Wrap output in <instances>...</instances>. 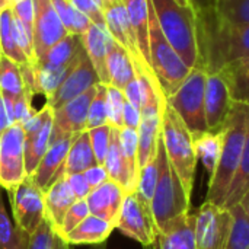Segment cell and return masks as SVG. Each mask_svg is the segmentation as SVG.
Wrapping results in <instances>:
<instances>
[{"instance_id": "1", "label": "cell", "mask_w": 249, "mask_h": 249, "mask_svg": "<svg viewBox=\"0 0 249 249\" xmlns=\"http://www.w3.org/2000/svg\"><path fill=\"white\" fill-rule=\"evenodd\" d=\"M196 23L200 51L197 66H203L207 73L249 55V23H226L213 10L196 13Z\"/></svg>"}, {"instance_id": "2", "label": "cell", "mask_w": 249, "mask_h": 249, "mask_svg": "<svg viewBox=\"0 0 249 249\" xmlns=\"http://www.w3.org/2000/svg\"><path fill=\"white\" fill-rule=\"evenodd\" d=\"M248 107L233 102L223 130V147L214 174L209 181V191L204 201L225 207L232 181L238 172L241 155L247 136Z\"/></svg>"}, {"instance_id": "3", "label": "cell", "mask_w": 249, "mask_h": 249, "mask_svg": "<svg viewBox=\"0 0 249 249\" xmlns=\"http://www.w3.org/2000/svg\"><path fill=\"white\" fill-rule=\"evenodd\" d=\"M162 143L168 156L169 163L175 169L181 184L191 198L196 178L197 156L194 150L193 133L188 130L182 118L168 104L163 105L162 111Z\"/></svg>"}, {"instance_id": "4", "label": "cell", "mask_w": 249, "mask_h": 249, "mask_svg": "<svg viewBox=\"0 0 249 249\" xmlns=\"http://www.w3.org/2000/svg\"><path fill=\"white\" fill-rule=\"evenodd\" d=\"M150 3L169 44L188 69L196 67L200 60V51L194 10L181 7L174 0H150Z\"/></svg>"}, {"instance_id": "5", "label": "cell", "mask_w": 249, "mask_h": 249, "mask_svg": "<svg viewBox=\"0 0 249 249\" xmlns=\"http://www.w3.org/2000/svg\"><path fill=\"white\" fill-rule=\"evenodd\" d=\"M158 160H159V175L156 188L152 198V216L156 226V232L163 231L172 220L191 212V198L187 196L181 179L178 178L175 169L168 160L162 134L158 143Z\"/></svg>"}, {"instance_id": "6", "label": "cell", "mask_w": 249, "mask_h": 249, "mask_svg": "<svg viewBox=\"0 0 249 249\" xmlns=\"http://www.w3.org/2000/svg\"><path fill=\"white\" fill-rule=\"evenodd\" d=\"M149 53L150 67L158 79V83L166 98L175 93L181 83L188 76L190 70L181 60L178 53L163 35L155 9L149 0Z\"/></svg>"}, {"instance_id": "7", "label": "cell", "mask_w": 249, "mask_h": 249, "mask_svg": "<svg viewBox=\"0 0 249 249\" xmlns=\"http://www.w3.org/2000/svg\"><path fill=\"white\" fill-rule=\"evenodd\" d=\"M206 82V69L203 66H196L190 70L188 76L175 90V93L166 98L168 104L182 118L193 134L209 131L204 112Z\"/></svg>"}, {"instance_id": "8", "label": "cell", "mask_w": 249, "mask_h": 249, "mask_svg": "<svg viewBox=\"0 0 249 249\" xmlns=\"http://www.w3.org/2000/svg\"><path fill=\"white\" fill-rule=\"evenodd\" d=\"M233 225L231 209L204 201L194 212L197 249H225Z\"/></svg>"}, {"instance_id": "9", "label": "cell", "mask_w": 249, "mask_h": 249, "mask_svg": "<svg viewBox=\"0 0 249 249\" xmlns=\"http://www.w3.org/2000/svg\"><path fill=\"white\" fill-rule=\"evenodd\" d=\"M15 225L26 235H34L45 219L44 191L32 177H26L19 185L7 191Z\"/></svg>"}, {"instance_id": "10", "label": "cell", "mask_w": 249, "mask_h": 249, "mask_svg": "<svg viewBox=\"0 0 249 249\" xmlns=\"http://www.w3.org/2000/svg\"><path fill=\"white\" fill-rule=\"evenodd\" d=\"M25 133L20 124L9 125L0 139V188L10 191L25 178Z\"/></svg>"}, {"instance_id": "11", "label": "cell", "mask_w": 249, "mask_h": 249, "mask_svg": "<svg viewBox=\"0 0 249 249\" xmlns=\"http://www.w3.org/2000/svg\"><path fill=\"white\" fill-rule=\"evenodd\" d=\"M115 228L143 247H150L158 241L152 209L143 203L136 193L125 194Z\"/></svg>"}, {"instance_id": "12", "label": "cell", "mask_w": 249, "mask_h": 249, "mask_svg": "<svg viewBox=\"0 0 249 249\" xmlns=\"http://www.w3.org/2000/svg\"><path fill=\"white\" fill-rule=\"evenodd\" d=\"M98 83H101V80L89 57L86 55L85 48H82L73 66L69 69L66 77L63 79L60 86L55 89V92L47 98L45 104L54 111L63 107L64 104L70 102L71 99L77 98L79 95L85 93L90 88L96 86Z\"/></svg>"}, {"instance_id": "13", "label": "cell", "mask_w": 249, "mask_h": 249, "mask_svg": "<svg viewBox=\"0 0 249 249\" xmlns=\"http://www.w3.org/2000/svg\"><path fill=\"white\" fill-rule=\"evenodd\" d=\"M53 108L47 104L22 124L25 133V166L31 177L45 155L53 136Z\"/></svg>"}, {"instance_id": "14", "label": "cell", "mask_w": 249, "mask_h": 249, "mask_svg": "<svg viewBox=\"0 0 249 249\" xmlns=\"http://www.w3.org/2000/svg\"><path fill=\"white\" fill-rule=\"evenodd\" d=\"M67 35L53 1L34 0V51L36 63Z\"/></svg>"}, {"instance_id": "15", "label": "cell", "mask_w": 249, "mask_h": 249, "mask_svg": "<svg viewBox=\"0 0 249 249\" xmlns=\"http://www.w3.org/2000/svg\"><path fill=\"white\" fill-rule=\"evenodd\" d=\"M233 101L222 73L209 71L204 93V112L209 131H220L229 117Z\"/></svg>"}, {"instance_id": "16", "label": "cell", "mask_w": 249, "mask_h": 249, "mask_svg": "<svg viewBox=\"0 0 249 249\" xmlns=\"http://www.w3.org/2000/svg\"><path fill=\"white\" fill-rule=\"evenodd\" d=\"M96 86L90 88L85 93L54 109L53 114V136L79 134L88 130V114L89 105L95 96Z\"/></svg>"}, {"instance_id": "17", "label": "cell", "mask_w": 249, "mask_h": 249, "mask_svg": "<svg viewBox=\"0 0 249 249\" xmlns=\"http://www.w3.org/2000/svg\"><path fill=\"white\" fill-rule=\"evenodd\" d=\"M166 102L165 99L153 101L142 107V120L140 125L137 128L139 134V171L156 155L158 152V143L160 139L162 131V111L163 105Z\"/></svg>"}, {"instance_id": "18", "label": "cell", "mask_w": 249, "mask_h": 249, "mask_svg": "<svg viewBox=\"0 0 249 249\" xmlns=\"http://www.w3.org/2000/svg\"><path fill=\"white\" fill-rule=\"evenodd\" d=\"M105 15V22H107V29L111 34V36L114 38V41H117L121 47H124L127 50V53L130 54L133 64L134 66H143L147 69H152L146 60L143 58L139 45H137V39H136V34L134 29L131 26L124 0L107 7L104 10Z\"/></svg>"}, {"instance_id": "19", "label": "cell", "mask_w": 249, "mask_h": 249, "mask_svg": "<svg viewBox=\"0 0 249 249\" xmlns=\"http://www.w3.org/2000/svg\"><path fill=\"white\" fill-rule=\"evenodd\" d=\"M80 134V133H79ZM77 134H66L51 137L50 146L42 156L41 162L38 163L35 172L31 175L36 185L45 193L48 187L55 181L58 174L64 171V162L69 153L70 146L73 144Z\"/></svg>"}, {"instance_id": "20", "label": "cell", "mask_w": 249, "mask_h": 249, "mask_svg": "<svg viewBox=\"0 0 249 249\" xmlns=\"http://www.w3.org/2000/svg\"><path fill=\"white\" fill-rule=\"evenodd\" d=\"M125 194L127 193L121 185L108 179L99 187L93 188L85 200L88 203L90 214L104 219L115 226Z\"/></svg>"}, {"instance_id": "21", "label": "cell", "mask_w": 249, "mask_h": 249, "mask_svg": "<svg viewBox=\"0 0 249 249\" xmlns=\"http://www.w3.org/2000/svg\"><path fill=\"white\" fill-rule=\"evenodd\" d=\"M77 201L76 196L73 194L64 171L58 174L55 181L48 187L44 193V203H45V220L51 225L54 233H60V228L63 219L69 209Z\"/></svg>"}, {"instance_id": "22", "label": "cell", "mask_w": 249, "mask_h": 249, "mask_svg": "<svg viewBox=\"0 0 249 249\" xmlns=\"http://www.w3.org/2000/svg\"><path fill=\"white\" fill-rule=\"evenodd\" d=\"M114 42V38L108 32V29L101 28L98 25H90L89 29L82 35V44L89 57L101 83L109 86V77L107 70V58L109 54V48Z\"/></svg>"}, {"instance_id": "23", "label": "cell", "mask_w": 249, "mask_h": 249, "mask_svg": "<svg viewBox=\"0 0 249 249\" xmlns=\"http://www.w3.org/2000/svg\"><path fill=\"white\" fill-rule=\"evenodd\" d=\"M159 249H197L194 233V212L181 214L163 231L158 232Z\"/></svg>"}, {"instance_id": "24", "label": "cell", "mask_w": 249, "mask_h": 249, "mask_svg": "<svg viewBox=\"0 0 249 249\" xmlns=\"http://www.w3.org/2000/svg\"><path fill=\"white\" fill-rule=\"evenodd\" d=\"M83 48L82 36L67 35L60 42H57L50 51L35 64L39 69L66 73L73 66L80 50Z\"/></svg>"}, {"instance_id": "25", "label": "cell", "mask_w": 249, "mask_h": 249, "mask_svg": "<svg viewBox=\"0 0 249 249\" xmlns=\"http://www.w3.org/2000/svg\"><path fill=\"white\" fill-rule=\"evenodd\" d=\"M104 166L107 169L108 178L117 182L118 185H121L127 194L136 191V184L131 179V175L128 172V168L123 155V149L120 143V128L111 127L109 149H108V155H107Z\"/></svg>"}, {"instance_id": "26", "label": "cell", "mask_w": 249, "mask_h": 249, "mask_svg": "<svg viewBox=\"0 0 249 249\" xmlns=\"http://www.w3.org/2000/svg\"><path fill=\"white\" fill-rule=\"evenodd\" d=\"M115 226L104 219L89 214L83 222H80L71 232H69L64 239L70 245H95L104 244Z\"/></svg>"}, {"instance_id": "27", "label": "cell", "mask_w": 249, "mask_h": 249, "mask_svg": "<svg viewBox=\"0 0 249 249\" xmlns=\"http://www.w3.org/2000/svg\"><path fill=\"white\" fill-rule=\"evenodd\" d=\"M107 70L109 77V86H114L120 90H124V88L136 77V70L130 54L117 41H114L109 48V54L107 58Z\"/></svg>"}, {"instance_id": "28", "label": "cell", "mask_w": 249, "mask_h": 249, "mask_svg": "<svg viewBox=\"0 0 249 249\" xmlns=\"http://www.w3.org/2000/svg\"><path fill=\"white\" fill-rule=\"evenodd\" d=\"M219 73L228 83L232 101L249 107V55L223 66Z\"/></svg>"}, {"instance_id": "29", "label": "cell", "mask_w": 249, "mask_h": 249, "mask_svg": "<svg viewBox=\"0 0 249 249\" xmlns=\"http://www.w3.org/2000/svg\"><path fill=\"white\" fill-rule=\"evenodd\" d=\"M193 139H194V150H196L197 160L203 163L209 177H212L220 159V153L223 147V130L216 133L204 131V133L193 134Z\"/></svg>"}, {"instance_id": "30", "label": "cell", "mask_w": 249, "mask_h": 249, "mask_svg": "<svg viewBox=\"0 0 249 249\" xmlns=\"http://www.w3.org/2000/svg\"><path fill=\"white\" fill-rule=\"evenodd\" d=\"M131 26L136 34L139 50L150 66L149 53V0H124Z\"/></svg>"}, {"instance_id": "31", "label": "cell", "mask_w": 249, "mask_h": 249, "mask_svg": "<svg viewBox=\"0 0 249 249\" xmlns=\"http://www.w3.org/2000/svg\"><path fill=\"white\" fill-rule=\"evenodd\" d=\"M95 165H98V163H96V159H95V155L92 150L89 133L86 130V131L77 134L73 144L70 146L66 162H64V174L66 175L83 174L85 171H88L89 168H92Z\"/></svg>"}, {"instance_id": "32", "label": "cell", "mask_w": 249, "mask_h": 249, "mask_svg": "<svg viewBox=\"0 0 249 249\" xmlns=\"http://www.w3.org/2000/svg\"><path fill=\"white\" fill-rule=\"evenodd\" d=\"M0 51H1V55L7 57L9 60H12L20 67L32 64L18 44L13 15H12L10 7L0 12Z\"/></svg>"}, {"instance_id": "33", "label": "cell", "mask_w": 249, "mask_h": 249, "mask_svg": "<svg viewBox=\"0 0 249 249\" xmlns=\"http://www.w3.org/2000/svg\"><path fill=\"white\" fill-rule=\"evenodd\" d=\"M0 92L3 99L10 104L29 92L23 82L20 67L4 55H0Z\"/></svg>"}, {"instance_id": "34", "label": "cell", "mask_w": 249, "mask_h": 249, "mask_svg": "<svg viewBox=\"0 0 249 249\" xmlns=\"http://www.w3.org/2000/svg\"><path fill=\"white\" fill-rule=\"evenodd\" d=\"M249 190V107H248V115H247V136H245V143H244V149H242V155H241V162L238 166V172L232 181L225 207L231 209L236 204H239V201L242 200L244 194Z\"/></svg>"}, {"instance_id": "35", "label": "cell", "mask_w": 249, "mask_h": 249, "mask_svg": "<svg viewBox=\"0 0 249 249\" xmlns=\"http://www.w3.org/2000/svg\"><path fill=\"white\" fill-rule=\"evenodd\" d=\"M51 1L69 35L82 36L92 25V22L83 13H80L70 0H51Z\"/></svg>"}, {"instance_id": "36", "label": "cell", "mask_w": 249, "mask_h": 249, "mask_svg": "<svg viewBox=\"0 0 249 249\" xmlns=\"http://www.w3.org/2000/svg\"><path fill=\"white\" fill-rule=\"evenodd\" d=\"M29 235L20 231L9 217L0 194V249H26Z\"/></svg>"}, {"instance_id": "37", "label": "cell", "mask_w": 249, "mask_h": 249, "mask_svg": "<svg viewBox=\"0 0 249 249\" xmlns=\"http://www.w3.org/2000/svg\"><path fill=\"white\" fill-rule=\"evenodd\" d=\"M213 13L217 19L232 23H249V0H214Z\"/></svg>"}, {"instance_id": "38", "label": "cell", "mask_w": 249, "mask_h": 249, "mask_svg": "<svg viewBox=\"0 0 249 249\" xmlns=\"http://www.w3.org/2000/svg\"><path fill=\"white\" fill-rule=\"evenodd\" d=\"M158 175H159V160H158V152H156V155L140 169L137 187L134 191L139 196V198L147 206L152 204L153 193H155L156 182H158Z\"/></svg>"}, {"instance_id": "39", "label": "cell", "mask_w": 249, "mask_h": 249, "mask_svg": "<svg viewBox=\"0 0 249 249\" xmlns=\"http://www.w3.org/2000/svg\"><path fill=\"white\" fill-rule=\"evenodd\" d=\"M120 143L123 149V155L128 168V172L131 175V179L134 181L137 187V179H139V134L137 130L123 127L120 128Z\"/></svg>"}, {"instance_id": "40", "label": "cell", "mask_w": 249, "mask_h": 249, "mask_svg": "<svg viewBox=\"0 0 249 249\" xmlns=\"http://www.w3.org/2000/svg\"><path fill=\"white\" fill-rule=\"evenodd\" d=\"M233 225L225 249H249V217L241 204L231 207Z\"/></svg>"}, {"instance_id": "41", "label": "cell", "mask_w": 249, "mask_h": 249, "mask_svg": "<svg viewBox=\"0 0 249 249\" xmlns=\"http://www.w3.org/2000/svg\"><path fill=\"white\" fill-rule=\"evenodd\" d=\"M108 124L107 117V85L98 83L95 96L89 105V114H88V130L101 127Z\"/></svg>"}, {"instance_id": "42", "label": "cell", "mask_w": 249, "mask_h": 249, "mask_svg": "<svg viewBox=\"0 0 249 249\" xmlns=\"http://www.w3.org/2000/svg\"><path fill=\"white\" fill-rule=\"evenodd\" d=\"M124 104L125 96L124 92L114 88L107 86V117H108V125L114 128H123V112H124Z\"/></svg>"}, {"instance_id": "43", "label": "cell", "mask_w": 249, "mask_h": 249, "mask_svg": "<svg viewBox=\"0 0 249 249\" xmlns=\"http://www.w3.org/2000/svg\"><path fill=\"white\" fill-rule=\"evenodd\" d=\"M88 133H89V139H90V144H92V150H93L96 163L104 165L107 155H108V149H109L111 125L105 124V125L88 130Z\"/></svg>"}, {"instance_id": "44", "label": "cell", "mask_w": 249, "mask_h": 249, "mask_svg": "<svg viewBox=\"0 0 249 249\" xmlns=\"http://www.w3.org/2000/svg\"><path fill=\"white\" fill-rule=\"evenodd\" d=\"M89 214H90V213H89V207H88L86 200H77V201L69 209V212L66 213L58 235L64 238V236H66L69 232H71L80 222H83Z\"/></svg>"}, {"instance_id": "45", "label": "cell", "mask_w": 249, "mask_h": 249, "mask_svg": "<svg viewBox=\"0 0 249 249\" xmlns=\"http://www.w3.org/2000/svg\"><path fill=\"white\" fill-rule=\"evenodd\" d=\"M73 6L83 13L93 25H98L101 28L107 29V22H105V15L102 7L95 1V0H70Z\"/></svg>"}, {"instance_id": "46", "label": "cell", "mask_w": 249, "mask_h": 249, "mask_svg": "<svg viewBox=\"0 0 249 249\" xmlns=\"http://www.w3.org/2000/svg\"><path fill=\"white\" fill-rule=\"evenodd\" d=\"M53 238H54V231L51 225L44 219V222L35 231V233L29 236V244L26 249H51Z\"/></svg>"}, {"instance_id": "47", "label": "cell", "mask_w": 249, "mask_h": 249, "mask_svg": "<svg viewBox=\"0 0 249 249\" xmlns=\"http://www.w3.org/2000/svg\"><path fill=\"white\" fill-rule=\"evenodd\" d=\"M32 93L28 92L22 96H19L15 102H13V121L16 124H23L26 123L36 111L32 108Z\"/></svg>"}, {"instance_id": "48", "label": "cell", "mask_w": 249, "mask_h": 249, "mask_svg": "<svg viewBox=\"0 0 249 249\" xmlns=\"http://www.w3.org/2000/svg\"><path fill=\"white\" fill-rule=\"evenodd\" d=\"M66 178L77 200H85L88 194L92 191L83 174H71V175H66Z\"/></svg>"}, {"instance_id": "49", "label": "cell", "mask_w": 249, "mask_h": 249, "mask_svg": "<svg viewBox=\"0 0 249 249\" xmlns=\"http://www.w3.org/2000/svg\"><path fill=\"white\" fill-rule=\"evenodd\" d=\"M124 96H125V101L130 102L133 107H136L137 109H142V105H143V95H142V88H140V83L137 80V77H134L125 88H124Z\"/></svg>"}, {"instance_id": "50", "label": "cell", "mask_w": 249, "mask_h": 249, "mask_svg": "<svg viewBox=\"0 0 249 249\" xmlns=\"http://www.w3.org/2000/svg\"><path fill=\"white\" fill-rule=\"evenodd\" d=\"M83 175H85V178H86V181H88V184H89V187L92 190L99 187L101 184H104L105 181L109 179L104 165H95V166L89 168L88 171H85Z\"/></svg>"}, {"instance_id": "51", "label": "cell", "mask_w": 249, "mask_h": 249, "mask_svg": "<svg viewBox=\"0 0 249 249\" xmlns=\"http://www.w3.org/2000/svg\"><path fill=\"white\" fill-rule=\"evenodd\" d=\"M140 120H142V112L140 109H137L136 107H133L130 102L125 101L124 104V112H123V123L124 127L137 130L140 125Z\"/></svg>"}, {"instance_id": "52", "label": "cell", "mask_w": 249, "mask_h": 249, "mask_svg": "<svg viewBox=\"0 0 249 249\" xmlns=\"http://www.w3.org/2000/svg\"><path fill=\"white\" fill-rule=\"evenodd\" d=\"M191 4H193L194 13H203V12L213 10L214 0H191Z\"/></svg>"}, {"instance_id": "53", "label": "cell", "mask_w": 249, "mask_h": 249, "mask_svg": "<svg viewBox=\"0 0 249 249\" xmlns=\"http://www.w3.org/2000/svg\"><path fill=\"white\" fill-rule=\"evenodd\" d=\"M9 125H10V121H9V117H7V111H6L4 99H3L1 92H0V139H1L3 131H4Z\"/></svg>"}, {"instance_id": "54", "label": "cell", "mask_w": 249, "mask_h": 249, "mask_svg": "<svg viewBox=\"0 0 249 249\" xmlns=\"http://www.w3.org/2000/svg\"><path fill=\"white\" fill-rule=\"evenodd\" d=\"M51 249H71V245L60 235L54 233V238H53V247Z\"/></svg>"}, {"instance_id": "55", "label": "cell", "mask_w": 249, "mask_h": 249, "mask_svg": "<svg viewBox=\"0 0 249 249\" xmlns=\"http://www.w3.org/2000/svg\"><path fill=\"white\" fill-rule=\"evenodd\" d=\"M239 204H241V207L244 209V212L247 213V216L249 217V190L244 194V197H242V200L239 201Z\"/></svg>"}, {"instance_id": "56", "label": "cell", "mask_w": 249, "mask_h": 249, "mask_svg": "<svg viewBox=\"0 0 249 249\" xmlns=\"http://www.w3.org/2000/svg\"><path fill=\"white\" fill-rule=\"evenodd\" d=\"M177 4H179L181 7H187V9H193L191 0H174Z\"/></svg>"}, {"instance_id": "57", "label": "cell", "mask_w": 249, "mask_h": 249, "mask_svg": "<svg viewBox=\"0 0 249 249\" xmlns=\"http://www.w3.org/2000/svg\"><path fill=\"white\" fill-rule=\"evenodd\" d=\"M101 1H102V9L105 10L107 7H109V6H112V4H115V3H118L121 0H101Z\"/></svg>"}, {"instance_id": "58", "label": "cell", "mask_w": 249, "mask_h": 249, "mask_svg": "<svg viewBox=\"0 0 249 249\" xmlns=\"http://www.w3.org/2000/svg\"><path fill=\"white\" fill-rule=\"evenodd\" d=\"M7 7H10L9 0H0V12L4 10V9H7Z\"/></svg>"}, {"instance_id": "59", "label": "cell", "mask_w": 249, "mask_h": 249, "mask_svg": "<svg viewBox=\"0 0 249 249\" xmlns=\"http://www.w3.org/2000/svg\"><path fill=\"white\" fill-rule=\"evenodd\" d=\"M144 249H159L158 248V242H155V244L150 245V247H144Z\"/></svg>"}, {"instance_id": "60", "label": "cell", "mask_w": 249, "mask_h": 249, "mask_svg": "<svg viewBox=\"0 0 249 249\" xmlns=\"http://www.w3.org/2000/svg\"><path fill=\"white\" fill-rule=\"evenodd\" d=\"M18 1H22V0H9L10 6H12V4H15V3H18Z\"/></svg>"}, {"instance_id": "61", "label": "cell", "mask_w": 249, "mask_h": 249, "mask_svg": "<svg viewBox=\"0 0 249 249\" xmlns=\"http://www.w3.org/2000/svg\"><path fill=\"white\" fill-rule=\"evenodd\" d=\"M0 55H1V51H0Z\"/></svg>"}]
</instances>
